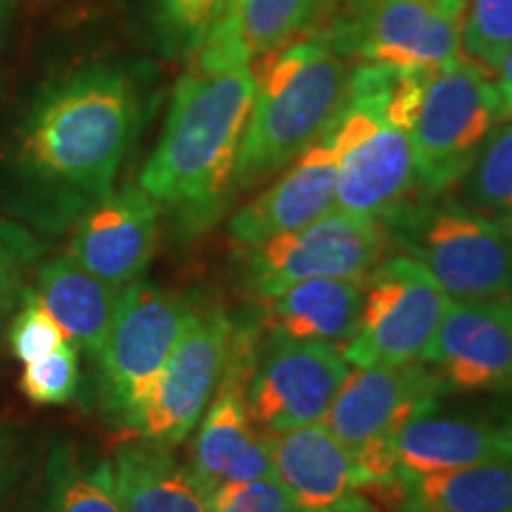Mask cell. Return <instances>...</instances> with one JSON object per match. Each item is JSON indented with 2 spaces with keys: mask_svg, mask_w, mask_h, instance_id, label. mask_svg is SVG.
I'll return each mask as SVG.
<instances>
[{
  "mask_svg": "<svg viewBox=\"0 0 512 512\" xmlns=\"http://www.w3.org/2000/svg\"><path fill=\"white\" fill-rule=\"evenodd\" d=\"M143 83L91 62L36 88L0 145V207L41 233L74 226L114 190L143 121Z\"/></svg>",
  "mask_w": 512,
  "mask_h": 512,
  "instance_id": "6da1fadb",
  "label": "cell"
},
{
  "mask_svg": "<svg viewBox=\"0 0 512 512\" xmlns=\"http://www.w3.org/2000/svg\"><path fill=\"white\" fill-rule=\"evenodd\" d=\"M256 93L254 67L192 62L178 79L138 185L188 233L209 228L235 195V166Z\"/></svg>",
  "mask_w": 512,
  "mask_h": 512,
  "instance_id": "7a4b0ae2",
  "label": "cell"
},
{
  "mask_svg": "<svg viewBox=\"0 0 512 512\" xmlns=\"http://www.w3.org/2000/svg\"><path fill=\"white\" fill-rule=\"evenodd\" d=\"M427 69L358 64L332 133L337 143L335 211L389 219L420 190L413 121Z\"/></svg>",
  "mask_w": 512,
  "mask_h": 512,
  "instance_id": "3957f363",
  "label": "cell"
},
{
  "mask_svg": "<svg viewBox=\"0 0 512 512\" xmlns=\"http://www.w3.org/2000/svg\"><path fill=\"white\" fill-rule=\"evenodd\" d=\"M256 93L242 136L235 190L280 174L337 119L349 91V60L325 31L297 38L252 64Z\"/></svg>",
  "mask_w": 512,
  "mask_h": 512,
  "instance_id": "277c9868",
  "label": "cell"
},
{
  "mask_svg": "<svg viewBox=\"0 0 512 512\" xmlns=\"http://www.w3.org/2000/svg\"><path fill=\"white\" fill-rule=\"evenodd\" d=\"M384 228L451 299H496L512 292V230L477 209L408 202L384 219Z\"/></svg>",
  "mask_w": 512,
  "mask_h": 512,
  "instance_id": "5b68a950",
  "label": "cell"
},
{
  "mask_svg": "<svg viewBox=\"0 0 512 512\" xmlns=\"http://www.w3.org/2000/svg\"><path fill=\"white\" fill-rule=\"evenodd\" d=\"M508 117L494 74L458 60L427 69L413 121L420 192L437 197L463 181L486 138Z\"/></svg>",
  "mask_w": 512,
  "mask_h": 512,
  "instance_id": "8992f818",
  "label": "cell"
},
{
  "mask_svg": "<svg viewBox=\"0 0 512 512\" xmlns=\"http://www.w3.org/2000/svg\"><path fill=\"white\" fill-rule=\"evenodd\" d=\"M188 313L190 302L143 278L124 287L112 330L98 356L100 401L117 425L138 430Z\"/></svg>",
  "mask_w": 512,
  "mask_h": 512,
  "instance_id": "52a82bcc",
  "label": "cell"
},
{
  "mask_svg": "<svg viewBox=\"0 0 512 512\" xmlns=\"http://www.w3.org/2000/svg\"><path fill=\"white\" fill-rule=\"evenodd\" d=\"M465 8L467 0H351L325 36L344 60L432 69L463 57Z\"/></svg>",
  "mask_w": 512,
  "mask_h": 512,
  "instance_id": "ba28073f",
  "label": "cell"
},
{
  "mask_svg": "<svg viewBox=\"0 0 512 512\" xmlns=\"http://www.w3.org/2000/svg\"><path fill=\"white\" fill-rule=\"evenodd\" d=\"M451 297L411 256H394L366 275L356 335L342 349L354 368L422 361Z\"/></svg>",
  "mask_w": 512,
  "mask_h": 512,
  "instance_id": "9c48e42d",
  "label": "cell"
},
{
  "mask_svg": "<svg viewBox=\"0 0 512 512\" xmlns=\"http://www.w3.org/2000/svg\"><path fill=\"white\" fill-rule=\"evenodd\" d=\"M384 221L330 211L311 226L249 249L247 283L261 302L311 278H363L387 245Z\"/></svg>",
  "mask_w": 512,
  "mask_h": 512,
  "instance_id": "30bf717a",
  "label": "cell"
},
{
  "mask_svg": "<svg viewBox=\"0 0 512 512\" xmlns=\"http://www.w3.org/2000/svg\"><path fill=\"white\" fill-rule=\"evenodd\" d=\"M233 328L216 306L190 304L181 337L140 418V437L176 446L195 430L226 370Z\"/></svg>",
  "mask_w": 512,
  "mask_h": 512,
  "instance_id": "8fae6325",
  "label": "cell"
},
{
  "mask_svg": "<svg viewBox=\"0 0 512 512\" xmlns=\"http://www.w3.org/2000/svg\"><path fill=\"white\" fill-rule=\"evenodd\" d=\"M347 375L337 347L271 337L247 382L249 415L266 437L318 425Z\"/></svg>",
  "mask_w": 512,
  "mask_h": 512,
  "instance_id": "7c38bea8",
  "label": "cell"
},
{
  "mask_svg": "<svg viewBox=\"0 0 512 512\" xmlns=\"http://www.w3.org/2000/svg\"><path fill=\"white\" fill-rule=\"evenodd\" d=\"M252 339L247 332L233 328V342L219 392L209 403V411L200 420L195 448H192V472L207 486L209 494L223 484L252 482L275 477L271 444L256 427L247 408V382L252 375Z\"/></svg>",
  "mask_w": 512,
  "mask_h": 512,
  "instance_id": "4fadbf2b",
  "label": "cell"
},
{
  "mask_svg": "<svg viewBox=\"0 0 512 512\" xmlns=\"http://www.w3.org/2000/svg\"><path fill=\"white\" fill-rule=\"evenodd\" d=\"M422 363L444 392H512V299H451Z\"/></svg>",
  "mask_w": 512,
  "mask_h": 512,
  "instance_id": "5bb4252c",
  "label": "cell"
},
{
  "mask_svg": "<svg viewBox=\"0 0 512 512\" xmlns=\"http://www.w3.org/2000/svg\"><path fill=\"white\" fill-rule=\"evenodd\" d=\"M444 394L439 377L422 361L349 370L332 401L325 427L349 453L389 439L415 415L434 411Z\"/></svg>",
  "mask_w": 512,
  "mask_h": 512,
  "instance_id": "9a60e30c",
  "label": "cell"
},
{
  "mask_svg": "<svg viewBox=\"0 0 512 512\" xmlns=\"http://www.w3.org/2000/svg\"><path fill=\"white\" fill-rule=\"evenodd\" d=\"M162 207L140 185L112 190L74 221L67 256L114 287L138 280L157 252Z\"/></svg>",
  "mask_w": 512,
  "mask_h": 512,
  "instance_id": "2e32d148",
  "label": "cell"
},
{
  "mask_svg": "<svg viewBox=\"0 0 512 512\" xmlns=\"http://www.w3.org/2000/svg\"><path fill=\"white\" fill-rule=\"evenodd\" d=\"M337 143L332 124L254 200L228 223V235L240 247H259L278 235L311 226L335 211Z\"/></svg>",
  "mask_w": 512,
  "mask_h": 512,
  "instance_id": "e0dca14e",
  "label": "cell"
},
{
  "mask_svg": "<svg viewBox=\"0 0 512 512\" xmlns=\"http://www.w3.org/2000/svg\"><path fill=\"white\" fill-rule=\"evenodd\" d=\"M275 479L299 512H380L356 460L325 425L268 437Z\"/></svg>",
  "mask_w": 512,
  "mask_h": 512,
  "instance_id": "ac0fdd59",
  "label": "cell"
},
{
  "mask_svg": "<svg viewBox=\"0 0 512 512\" xmlns=\"http://www.w3.org/2000/svg\"><path fill=\"white\" fill-rule=\"evenodd\" d=\"M335 0H221L192 62L204 67H252L287 43L318 31Z\"/></svg>",
  "mask_w": 512,
  "mask_h": 512,
  "instance_id": "d6986e66",
  "label": "cell"
},
{
  "mask_svg": "<svg viewBox=\"0 0 512 512\" xmlns=\"http://www.w3.org/2000/svg\"><path fill=\"white\" fill-rule=\"evenodd\" d=\"M389 448L403 482L406 477L512 458V434L508 427L427 411L401 425L389 437Z\"/></svg>",
  "mask_w": 512,
  "mask_h": 512,
  "instance_id": "ffe728a7",
  "label": "cell"
},
{
  "mask_svg": "<svg viewBox=\"0 0 512 512\" xmlns=\"http://www.w3.org/2000/svg\"><path fill=\"white\" fill-rule=\"evenodd\" d=\"M363 278H311L264 302V328L275 339L330 344L342 351L356 335Z\"/></svg>",
  "mask_w": 512,
  "mask_h": 512,
  "instance_id": "44dd1931",
  "label": "cell"
},
{
  "mask_svg": "<svg viewBox=\"0 0 512 512\" xmlns=\"http://www.w3.org/2000/svg\"><path fill=\"white\" fill-rule=\"evenodd\" d=\"M121 292L95 278L72 256H55L36 268L34 294L57 320L69 344L86 356L98 358L117 316Z\"/></svg>",
  "mask_w": 512,
  "mask_h": 512,
  "instance_id": "7402d4cb",
  "label": "cell"
},
{
  "mask_svg": "<svg viewBox=\"0 0 512 512\" xmlns=\"http://www.w3.org/2000/svg\"><path fill=\"white\" fill-rule=\"evenodd\" d=\"M114 491L124 512H211V494L192 467L157 441H128L112 460Z\"/></svg>",
  "mask_w": 512,
  "mask_h": 512,
  "instance_id": "603a6c76",
  "label": "cell"
},
{
  "mask_svg": "<svg viewBox=\"0 0 512 512\" xmlns=\"http://www.w3.org/2000/svg\"><path fill=\"white\" fill-rule=\"evenodd\" d=\"M394 498L406 512H512V458L406 477Z\"/></svg>",
  "mask_w": 512,
  "mask_h": 512,
  "instance_id": "cb8c5ba5",
  "label": "cell"
},
{
  "mask_svg": "<svg viewBox=\"0 0 512 512\" xmlns=\"http://www.w3.org/2000/svg\"><path fill=\"white\" fill-rule=\"evenodd\" d=\"M43 512H124L110 460L86 458L74 444L55 446L46 467Z\"/></svg>",
  "mask_w": 512,
  "mask_h": 512,
  "instance_id": "d4e9b609",
  "label": "cell"
},
{
  "mask_svg": "<svg viewBox=\"0 0 512 512\" xmlns=\"http://www.w3.org/2000/svg\"><path fill=\"white\" fill-rule=\"evenodd\" d=\"M465 178L467 197L479 214L512 230V117L489 133Z\"/></svg>",
  "mask_w": 512,
  "mask_h": 512,
  "instance_id": "484cf974",
  "label": "cell"
},
{
  "mask_svg": "<svg viewBox=\"0 0 512 512\" xmlns=\"http://www.w3.org/2000/svg\"><path fill=\"white\" fill-rule=\"evenodd\" d=\"M221 0H138L140 17L159 53L195 55Z\"/></svg>",
  "mask_w": 512,
  "mask_h": 512,
  "instance_id": "4316f807",
  "label": "cell"
},
{
  "mask_svg": "<svg viewBox=\"0 0 512 512\" xmlns=\"http://www.w3.org/2000/svg\"><path fill=\"white\" fill-rule=\"evenodd\" d=\"M41 249V242L24 223L0 216V335L22 304L29 271L41 259Z\"/></svg>",
  "mask_w": 512,
  "mask_h": 512,
  "instance_id": "83f0119b",
  "label": "cell"
},
{
  "mask_svg": "<svg viewBox=\"0 0 512 512\" xmlns=\"http://www.w3.org/2000/svg\"><path fill=\"white\" fill-rule=\"evenodd\" d=\"M510 46L512 0H467L463 22V55L467 60L496 74Z\"/></svg>",
  "mask_w": 512,
  "mask_h": 512,
  "instance_id": "f1b7e54d",
  "label": "cell"
},
{
  "mask_svg": "<svg viewBox=\"0 0 512 512\" xmlns=\"http://www.w3.org/2000/svg\"><path fill=\"white\" fill-rule=\"evenodd\" d=\"M19 387L31 401L41 406L67 403L79 389V349L64 342L53 354L27 363Z\"/></svg>",
  "mask_w": 512,
  "mask_h": 512,
  "instance_id": "f546056e",
  "label": "cell"
},
{
  "mask_svg": "<svg viewBox=\"0 0 512 512\" xmlns=\"http://www.w3.org/2000/svg\"><path fill=\"white\" fill-rule=\"evenodd\" d=\"M8 339L10 349L15 354L17 361L34 363L38 358L53 354L55 349H60L67 337L57 320L50 316L46 306L38 302V297L31 287L24 292L22 304L17 306L15 316H12L8 325Z\"/></svg>",
  "mask_w": 512,
  "mask_h": 512,
  "instance_id": "4dcf8cb0",
  "label": "cell"
},
{
  "mask_svg": "<svg viewBox=\"0 0 512 512\" xmlns=\"http://www.w3.org/2000/svg\"><path fill=\"white\" fill-rule=\"evenodd\" d=\"M211 512H299L275 477L223 484L211 491Z\"/></svg>",
  "mask_w": 512,
  "mask_h": 512,
  "instance_id": "1f68e13d",
  "label": "cell"
},
{
  "mask_svg": "<svg viewBox=\"0 0 512 512\" xmlns=\"http://www.w3.org/2000/svg\"><path fill=\"white\" fill-rule=\"evenodd\" d=\"M494 79H496L498 93H501V98H503L505 112H508V117H512V46L508 53H505L501 64H498Z\"/></svg>",
  "mask_w": 512,
  "mask_h": 512,
  "instance_id": "d6a6232c",
  "label": "cell"
},
{
  "mask_svg": "<svg viewBox=\"0 0 512 512\" xmlns=\"http://www.w3.org/2000/svg\"><path fill=\"white\" fill-rule=\"evenodd\" d=\"M15 8H17V0H0V46H3L5 34H8V29L12 24Z\"/></svg>",
  "mask_w": 512,
  "mask_h": 512,
  "instance_id": "836d02e7",
  "label": "cell"
},
{
  "mask_svg": "<svg viewBox=\"0 0 512 512\" xmlns=\"http://www.w3.org/2000/svg\"><path fill=\"white\" fill-rule=\"evenodd\" d=\"M508 430H510V434H512V420H510V425H508Z\"/></svg>",
  "mask_w": 512,
  "mask_h": 512,
  "instance_id": "e575fe53",
  "label": "cell"
}]
</instances>
